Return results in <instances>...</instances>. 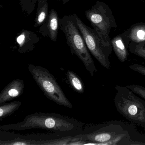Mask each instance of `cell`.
<instances>
[{
    "label": "cell",
    "mask_w": 145,
    "mask_h": 145,
    "mask_svg": "<svg viewBox=\"0 0 145 145\" xmlns=\"http://www.w3.org/2000/svg\"><path fill=\"white\" fill-rule=\"evenodd\" d=\"M83 123L74 119L56 113H35L27 115L23 121L0 126L1 131H23L43 129L59 132L78 129Z\"/></svg>",
    "instance_id": "6da1fadb"
},
{
    "label": "cell",
    "mask_w": 145,
    "mask_h": 145,
    "mask_svg": "<svg viewBox=\"0 0 145 145\" xmlns=\"http://www.w3.org/2000/svg\"><path fill=\"white\" fill-rule=\"evenodd\" d=\"M76 15V14L66 15L60 18V29L65 35L67 44L72 54L80 59L86 70L93 76L97 70L78 27Z\"/></svg>",
    "instance_id": "7a4b0ae2"
},
{
    "label": "cell",
    "mask_w": 145,
    "mask_h": 145,
    "mask_svg": "<svg viewBox=\"0 0 145 145\" xmlns=\"http://www.w3.org/2000/svg\"><path fill=\"white\" fill-rule=\"evenodd\" d=\"M115 89L114 101L117 111L129 121L145 128V101L127 87L116 86Z\"/></svg>",
    "instance_id": "3957f363"
},
{
    "label": "cell",
    "mask_w": 145,
    "mask_h": 145,
    "mask_svg": "<svg viewBox=\"0 0 145 145\" xmlns=\"http://www.w3.org/2000/svg\"><path fill=\"white\" fill-rule=\"evenodd\" d=\"M85 16L104 44L112 48L109 35L112 29L116 28L118 26L109 7L105 2L97 1L91 9L85 12Z\"/></svg>",
    "instance_id": "277c9868"
},
{
    "label": "cell",
    "mask_w": 145,
    "mask_h": 145,
    "mask_svg": "<svg viewBox=\"0 0 145 145\" xmlns=\"http://www.w3.org/2000/svg\"><path fill=\"white\" fill-rule=\"evenodd\" d=\"M28 69L33 78L47 98L60 106L72 108V104L65 95L56 78L48 70L32 63L28 65Z\"/></svg>",
    "instance_id": "5b68a950"
},
{
    "label": "cell",
    "mask_w": 145,
    "mask_h": 145,
    "mask_svg": "<svg viewBox=\"0 0 145 145\" xmlns=\"http://www.w3.org/2000/svg\"><path fill=\"white\" fill-rule=\"evenodd\" d=\"M76 19L89 52L103 67L107 69L110 68L111 64L108 57L112 53V48L106 45L94 29L86 26L77 15Z\"/></svg>",
    "instance_id": "8992f818"
},
{
    "label": "cell",
    "mask_w": 145,
    "mask_h": 145,
    "mask_svg": "<svg viewBox=\"0 0 145 145\" xmlns=\"http://www.w3.org/2000/svg\"><path fill=\"white\" fill-rule=\"evenodd\" d=\"M116 129L114 125H109L107 128L99 129L89 134L78 135L76 136L88 141L92 142L94 145H105L106 142L123 133L120 131L118 132V131H114Z\"/></svg>",
    "instance_id": "52a82bcc"
},
{
    "label": "cell",
    "mask_w": 145,
    "mask_h": 145,
    "mask_svg": "<svg viewBox=\"0 0 145 145\" xmlns=\"http://www.w3.org/2000/svg\"><path fill=\"white\" fill-rule=\"evenodd\" d=\"M39 40V37L34 32L25 29L22 30L16 39L18 46V52L23 54L33 51Z\"/></svg>",
    "instance_id": "ba28073f"
},
{
    "label": "cell",
    "mask_w": 145,
    "mask_h": 145,
    "mask_svg": "<svg viewBox=\"0 0 145 145\" xmlns=\"http://www.w3.org/2000/svg\"><path fill=\"white\" fill-rule=\"evenodd\" d=\"M60 19L56 10L51 9L46 22L40 26L39 31L40 33L44 37L48 36L51 40L56 42L60 28Z\"/></svg>",
    "instance_id": "9c48e42d"
},
{
    "label": "cell",
    "mask_w": 145,
    "mask_h": 145,
    "mask_svg": "<svg viewBox=\"0 0 145 145\" xmlns=\"http://www.w3.org/2000/svg\"><path fill=\"white\" fill-rule=\"evenodd\" d=\"M24 81L17 79L9 83L0 93V104L19 97L24 91Z\"/></svg>",
    "instance_id": "30bf717a"
},
{
    "label": "cell",
    "mask_w": 145,
    "mask_h": 145,
    "mask_svg": "<svg viewBox=\"0 0 145 145\" xmlns=\"http://www.w3.org/2000/svg\"><path fill=\"white\" fill-rule=\"evenodd\" d=\"M127 48L130 42L140 43L145 40V23L133 24L129 29L120 35Z\"/></svg>",
    "instance_id": "8fae6325"
},
{
    "label": "cell",
    "mask_w": 145,
    "mask_h": 145,
    "mask_svg": "<svg viewBox=\"0 0 145 145\" xmlns=\"http://www.w3.org/2000/svg\"><path fill=\"white\" fill-rule=\"evenodd\" d=\"M111 43L118 59L121 62L125 61L128 57V51L121 35H117L114 37L111 40Z\"/></svg>",
    "instance_id": "7c38bea8"
},
{
    "label": "cell",
    "mask_w": 145,
    "mask_h": 145,
    "mask_svg": "<svg viewBox=\"0 0 145 145\" xmlns=\"http://www.w3.org/2000/svg\"><path fill=\"white\" fill-rule=\"evenodd\" d=\"M38 8L35 19V27H40L46 22L49 16L48 0H38Z\"/></svg>",
    "instance_id": "4fadbf2b"
},
{
    "label": "cell",
    "mask_w": 145,
    "mask_h": 145,
    "mask_svg": "<svg viewBox=\"0 0 145 145\" xmlns=\"http://www.w3.org/2000/svg\"><path fill=\"white\" fill-rule=\"evenodd\" d=\"M67 80L70 86L74 91L80 94L84 93L85 87L80 78L71 70H68L66 73Z\"/></svg>",
    "instance_id": "5bb4252c"
},
{
    "label": "cell",
    "mask_w": 145,
    "mask_h": 145,
    "mask_svg": "<svg viewBox=\"0 0 145 145\" xmlns=\"http://www.w3.org/2000/svg\"><path fill=\"white\" fill-rule=\"evenodd\" d=\"M22 105L20 101H13L0 106V121L10 116L18 109Z\"/></svg>",
    "instance_id": "9a60e30c"
},
{
    "label": "cell",
    "mask_w": 145,
    "mask_h": 145,
    "mask_svg": "<svg viewBox=\"0 0 145 145\" xmlns=\"http://www.w3.org/2000/svg\"><path fill=\"white\" fill-rule=\"evenodd\" d=\"M127 48L131 53L145 59V40L140 43L130 42Z\"/></svg>",
    "instance_id": "2e32d148"
},
{
    "label": "cell",
    "mask_w": 145,
    "mask_h": 145,
    "mask_svg": "<svg viewBox=\"0 0 145 145\" xmlns=\"http://www.w3.org/2000/svg\"><path fill=\"white\" fill-rule=\"evenodd\" d=\"M1 145H39V140L16 138L9 140H0Z\"/></svg>",
    "instance_id": "e0dca14e"
},
{
    "label": "cell",
    "mask_w": 145,
    "mask_h": 145,
    "mask_svg": "<svg viewBox=\"0 0 145 145\" xmlns=\"http://www.w3.org/2000/svg\"><path fill=\"white\" fill-rule=\"evenodd\" d=\"M73 137H68L55 140H39V145H69Z\"/></svg>",
    "instance_id": "ac0fdd59"
},
{
    "label": "cell",
    "mask_w": 145,
    "mask_h": 145,
    "mask_svg": "<svg viewBox=\"0 0 145 145\" xmlns=\"http://www.w3.org/2000/svg\"><path fill=\"white\" fill-rule=\"evenodd\" d=\"M37 1L38 0H20V4L23 10L29 15L35 8Z\"/></svg>",
    "instance_id": "d6986e66"
},
{
    "label": "cell",
    "mask_w": 145,
    "mask_h": 145,
    "mask_svg": "<svg viewBox=\"0 0 145 145\" xmlns=\"http://www.w3.org/2000/svg\"><path fill=\"white\" fill-rule=\"evenodd\" d=\"M128 89L137 94L145 101V88L138 85H130L127 86Z\"/></svg>",
    "instance_id": "ffe728a7"
},
{
    "label": "cell",
    "mask_w": 145,
    "mask_h": 145,
    "mask_svg": "<svg viewBox=\"0 0 145 145\" xmlns=\"http://www.w3.org/2000/svg\"><path fill=\"white\" fill-rule=\"evenodd\" d=\"M129 67L133 71L145 76V66L139 64H133L131 65Z\"/></svg>",
    "instance_id": "44dd1931"
},
{
    "label": "cell",
    "mask_w": 145,
    "mask_h": 145,
    "mask_svg": "<svg viewBox=\"0 0 145 145\" xmlns=\"http://www.w3.org/2000/svg\"><path fill=\"white\" fill-rule=\"evenodd\" d=\"M57 1H60V2H62L63 4H66V3L69 2L70 0H57Z\"/></svg>",
    "instance_id": "7402d4cb"
},
{
    "label": "cell",
    "mask_w": 145,
    "mask_h": 145,
    "mask_svg": "<svg viewBox=\"0 0 145 145\" xmlns=\"http://www.w3.org/2000/svg\"></svg>",
    "instance_id": "603a6c76"
}]
</instances>
